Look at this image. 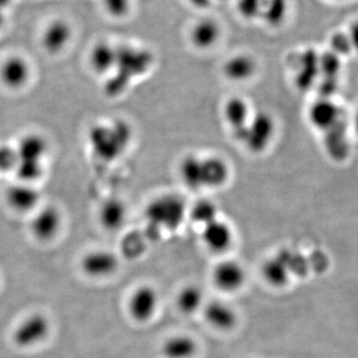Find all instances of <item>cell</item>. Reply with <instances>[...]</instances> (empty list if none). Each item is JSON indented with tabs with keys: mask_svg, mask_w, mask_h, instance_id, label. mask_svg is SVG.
<instances>
[{
	"mask_svg": "<svg viewBox=\"0 0 358 358\" xmlns=\"http://www.w3.org/2000/svg\"><path fill=\"white\" fill-rule=\"evenodd\" d=\"M182 185L192 192L217 190L230 181L229 162L218 155H186L178 164Z\"/></svg>",
	"mask_w": 358,
	"mask_h": 358,
	"instance_id": "6da1fadb",
	"label": "cell"
},
{
	"mask_svg": "<svg viewBox=\"0 0 358 358\" xmlns=\"http://www.w3.org/2000/svg\"><path fill=\"white\" fill-rule=\"evenodd\" d=\"M133 136L131 124L124 120L100 122L90 131V147L98 159L103 162H114L129 150Z\"/></svg>",
	"mask_w": 358,
	"mask_h": 358,
	"instance_id": "7a4b0ae2",
	"label": "cell"
},
{
	"mask_svg": "<svg viewBox=\"0 0 358 358\" xmlns=\"http://www.w3.org/2000/svg\"><path fill=\"white\" fill-rule=\"evenodd\" d=\"M277 134V124L268 112L254 110L241 129L233 134L252 154H263L272 145Z\"/></svg>",
	"mask_w": 358,
	"mask_h": 358,
	"instance_id": "3957f363",
	"label": "cell"
},
{
	"mask_svg": "<svg viewBox=\"0 0 358 358\" xmlns=\"http://www.w3.org/2000/svg\"><path fill=\"white\" fill-rule=\"evenodd\" d=\"M145 214L150 225L173 230L183 222L188 214V208L185 200L179 195L164 193L148 203Z\"/></svg>",
	"mask_w": 358,
	"mask_h": 358,
	"instance_id": "277c9868",
	"label": "cell"
},
{
	"mask_svg": "<svg viewBox=\"0 0 358 358\" xmlns=\"http://www.w3.org/2000/svg\"><path fill=\"white\" fill-rule=\"evenodd\" d=\"M159 307V294L155 287L141 285L128 299V313L134 322L145 324L154 319Z\"/></svg>",
	"mask_w": 358,
	"mask_h": 358,
	"instance_id": "5b68a950",
	"label": "cell"
},
{
	"mask_svg": "<svg viewBox=\"0 0 358 358\" xmlns=\"http://www.w3.org/2000/svg\"><path fill=\"white\" fill-rule=\"evenodd\" d=\"M34 212L29 224L30 232L39 241H51L62 227V214L55 205H45Z\"/></svg>",
	"mask_w": 358,
	"mask_h": 358,
	"instance_id": "8992f818",
	"label": "cell"
},
{
	"mask_svg": "<svg viewBox=\"0 0 358 358\" xmlns=\"http://www.w3.org/2000/svg\"><path fill=\"white\" fill-rule=\"evenodd\" d=\"M187 35L193 48L208 51L220 42L223 36V28L215 18L202 16L190 25Z\"/></svg>",
	"mask_w": 358,
	"mask_h": 358,
	"instance_id": "52a82bcc",
	"label": "cell"
},
{
	"mask_svg": "<svg viewBox=\"0 0 358 358\" xmlns=\"http://www.w3.org/2000/svg\"><path fill=\"white\" fill-rule=\"evenodd\" d=\"M211 280L214 286L224 293H235L243 288L247 280L246 271L241 263L227 259L216 264Z\"/></svg>",
	"mask_w": 358,
	"mask_h": 358,
	"instance_id": "ba28073f",
	"label": "cell"
},
{
	"mask_svg": "<svg viewBox=\"0 0 358 358\" xmlns=\"http://www.w3.org/2000/svg\"><path fill=\"white\" fill-rule=\"evenodd\" d=\"M50 322L43 315L34 313L25 317L13 333L14 343L21 348H31L41 343L50 333Z\"/></svg>",
	"mask_w": 358,
	"mask_h": 358,
	"instance_id": "9c48e42d",
	"label": "cell"
},
{
	"mask_svg": "<svg viewBox=\"0 0 358 358\" xmlns=\"http://www.w3.org/2000/svg\"><path fill=\"white\" fill-rule=\"evenodd\" d=\"M120 267L117 256L108 250H93L82 258L81 268L87 277L102 280L109 278Z\"/></svg>",
	"mask_w": 358,
	"mask_h": 358,
	"instance_id": "30bf717a",
	"label": "cell"
},
{
	"mask_svg": "<svg viewBox=\"0 0 358 358\" xmlns=\"http://www.w3.org/2000/svg\"><path fill=\"white\" fill-rule=\"evenodd\" d=\"M201 240L209 251L225 253L234 242V230L230 223L218 217L201 228Z\"/></svg>",
	"mask_w": 358,
	"mask_h": 358,
	"instance_id": "8fae6325",
	"label": "cell"
},
{
	"mask_svg": "<svg viewBox=\"0 0 358 358\" xmlns=\"http://www.w3.org/2000/svg\"><path fill=\"white\" fill-rule=\"evenodd\" d=\"M41 194L31 183L18 181L15 185L9 186L6 192L7 206L16 213H30L40 207Z\"/></svg>",
	"mask_w": 358,
	"mask_h": 358,
	"instance_id": "7c38bea8",
	"label": "cell"
},
{
	"mask_svg": "<svg viewBox=\"0 0 358 358\" xmlns=\"http://www.w3.org/2000/svg\"><path fill=\"white\" fill-rule=\"evenodd\" d=\"M31 75V66L20 55L7 57L0 65V82L7 89L24 88L29 83Z\"/></svg>",
	"mask_w": 358,
	"mask_h": 358,
	"instance_id": "4fadbf2b",
	"label": "cell"
},
{
	"mask_svg": "<svg viewBox=\"0 0 358 358\" xmlns=\"http://www.w3.org/2000/svg\"><path fill=\"white\" fill-rule=\"evenodd\" d=\"M205 322L218 331H232L238 324V313L235 308L223 301H212L204 305Z\"/></svg>",
	"mask_w": 358,
	"mask_h": 358,
	"instance_id": "5bb4252c",
	"label": "cell"
},
{
	"mask_svg": "<svg viewBox=\"0 0 358 358\" xmlns=\"http://www.w3.org/2000/svg\"><path fill=\"white\" fill-rule=\"evenodd\" d=\"M73 30L69 22L63 20L51 21L41 35V45L50 55H57L67 48L72 40Z\"/></svg>",
	"mask_w": 358,
	"mask_h": 358,
	"instance_id": "9a60e30c",
	"label": "cell"
},
{
	"mask_svg": "<svg viewBox=\"0 0 358 358\" xmlns=\"http://www.w3.org/2000/svg\"><path fill=\"white\" fill-rule=\"evenodd\" d=\"M341 115V112L338 106L327 98L315 101L310 105L308 112L310 124L313 128L324 133L338 126Z\"/></svg>",
	"mask_w": 358,
	"mask_h": 358,
	"instance_id": "2e32d148",
	"label": "cell"
},
{
	"mask_svg": "<svg viewBox=\"0 0 358 358\" xmlns=\"http://www.w3.org/2000/svg\"><path fill=\"white\" fill-rule=\"evenodd\" d=\"M257 68L258 65L254 56L248 53H238L225 61L223 74L230 81L243 83L255 76Z\"/></svg>",
	"mask_w": 358,
	"mask_h": 358,
	"instance_id": "e0dca14e",
	"label": "cell"
},
{
	"mask_svg": "<svg viewBox=\"0 0 358 358\" xmlns=\"http://www.w3.org/2000/svg\"><path fill=\"white\" fill-rule=\"evenodd\" d=\"M98 219L103 229L117 232L128 220V207L119 199L105 200L99 209Z\"/></svg>",
	"mask_w": 358,
	"mask_h": 358,
	"instance_id": "ac0fdd59",
	"label": "cell"
},
{
	"mask_svg": "<svg viewBox=\"0 0 358 358\" xmlns=\"http://www.w3.org/2000/svg\"><path fill=\"white\" fill-rule=\"evenodd\" d=\"M117 47L107 41L94 45L90 51V67L99 76H109L117 62Z\"/></svg>",
	"mask_w": 358,
	"mask_h": 358,
	"instance_id": "d6986e66",
	"label": "cell"
},
{
	"mask_svg": "<svg viewBox=\"0 0 358 358\" xmlns=\"http://www.w3.org/2000/svg\"><path fill=\"white\" fill-rule=\"evenodd\" d=\"M253 108L246 99L233 96L223 106V119L232 134L242 128L254 113Z\"/></svg>",
	"mask_w": 358,
	"mask_h": 358,
	"instance_id": "ffe728a7",
	"label": "cell"
},
{
	"mask_svg": "<svg viewBox=\"0 0 358 358\" xmlns=\"http://www.w3.org/2000/svg\"><path fill=\"white\" fill-rule=\"evenodd\" d=\"M15 150L17 159L44 162L48 154V143L40 134H26L18 141Z\"/></svg>",
	"mask_w": 358,
	"mask_h": 358,
	"instance_id": "44dd1931",
	"label": "cell"
},
{
	"mask_svg": "<svg viewBox=\"0 0 358 358\" xmlns=\"http://www.w3.org/2000/svg\"><path fill=\"white\" fill-rule=\"evenodd\" d=\"M197 352L196 341L187 334H176L162 345V353L166 358H193Z\"/></svg>",
	"mask_w": 358,
	"mask_h": 358,
	"instance_id": "7402d4cb",
	"label": "cell"
},
{
	"mask_svg": "<svg viewBox=\"0 0 358 358\" xmlns=\"http://www.w3.org/2000/svg\"><path fill=\"white\" fill-rule=\"evenodd\" d=\"M203 292L199 286L188 285L183 287L176 296V307L183 315H189L203 308Z\"/></svg>",
	"mask_w": 358,
	"mask_h": 358,
	"instance_id": "603a6c76",
	"label": "cell"
},
{
	"mask_svg": "<svg viewBox=\"0 0 358 358\" xmlns=\"http://www.w3.org/2000/svg\"><path fill=\"white\" fill-rule=\"evenodd\" d=\"M262 275L271 286H285L289 278V264L282 255L268 259L263 265Z\"/></svg>",
	"mask_w": 358,
	"mask_h": 358,
	"instance_id": "cb8c5ba5",
	"label": "cell"
},
{
	"mask_svg": "<svg viewBox=\"0 0 358 358\" xmlns=\"http://www.w3.org/2000/svg\"><path fill=\"white\" fill-rule=\"evenodd\" d=\"M187 215L190 216L193 222L201 226V228L220 217L217 205L210 199H200L195 202L192 207L188 209Z\"/></svg>",
	"mask_w": 358,
	"mask_h": 358,
	"instance_id": "d4e9b609",
	"label": "cell"
},
{
	"mask_svg": "<svg viewBox=\"0 0 358 358\" xmlns=\"http://www.w3.org/2000/svg\"><path fill=\"white\" fill-rule=\"evenodd\" d=\"M288 13V0H266L262 15L270 26L281 25Z\"/></svg>",
	"mask_w": 358,
	"mask_h": 358,
	"instance_id": "484cf974",
	"label": "cell"
},
{
	"mask_svg": "<svg viewBox=\"0 0 358 358\" xmlns=\"http://www.w3.org/2000/svg\"><path fill=\"white\" fill-rule=\"evenodd\" d=\"M338 126H336V128L327 131V134H329L326 141L327 150L334 159H343L348 152L345 134L343 131H338Z\"/></svg>",
	"mask_w": 358,
	"mask_h": 358,
	"instance_id": "4316f807",
	"label": "cell"
},
{
	"mask_svg": "<svg viewBox=\"0 0 358 358\" xmlns=\"http://www.w3.org/2000/svg\"><path fill=\"white\" fill-rule=\"evenodd\" d=\"M266 0H238L237 9L245 20H255L262 15Z\"/></svg>",
	"mask_w": 358,
	"mask_h": 358,
	"instance_id": "83f0119b",
	"label": "cell"
},
{
	"mask_svg": "<svg viewBox=\"0 0 358 358\" xmlns=\"http://www.w3.org/2000/svg\"><path fill=\"white\" fill-rule=\"evenodd\" d=\"M102 2L103 8L110 17H126L131 11V0H102Z\"/></svg>",
	"mask_w": 358,
	"mask_h": 358,
	"instance_id": "f1b7e54d",
	"label": "cell"
},
{
	"mask_svg": "<svg viewBox=\"0 0 358 358\" xmlns=\"http://www.w3.org/2000/svg\"><path fill=\"white\" fill-rule=\"evenodd\" d=\"M17 162L15 148L0 145V174L14 171Z\"/></svg>",
	"mask_w": 358,
	"mask_h": 358,
	"instance_id": "f546056e",
	"label": "cell"
},
{
	"mask_svg": "<svg viewBox=\"0 0 358 358\" xmlns=\"http://www.w3.org/2000/svg\"><path fill=\"white\" fill-rule=\"evenodd\" d=\"M331 52L336 55H345L352 51L348 32H334L331 38Z\"/></svg>",
	"mask_w": 358,
	"mask_h": 358,
	"instance_id": "4dcf8cb0",
	"label": "cell"
},
{
	"mask_svg": "<svg viewBox=\"0 0 358 358\" xmlns=\"http://www.w3.org/2000/svg\"><path fill=\"white\" fill-rule=\"evenodd\" d=\"M348 35L350 37L352 51L357 52L358 53V20L353 21L352 24H350Z\"/></svg>",
	"mask_w": 358,
	"mask_h": 358,
	"instance_id": "1f68e13d",
	"label": "cell"
},
{
	"mask_svg": "<svg viewBox=\"0 0 358 358\" xmlns=\"http://www.w3.org/2000/svg\"><path fill=\"white\" fill-rule=\"evenodd\" d=\"M352 124L355 131H357V134H358V107L357 110L355 112V115H353Z\"/></svg>",
	"mask_w": 358,
	"mask_h": 358,
	"instance_id": "d6a6232c",
	"label": "cell"
},
{
	"mask_svg": "<svg viewBox=\"0 0 358 358\" xmlns=\"http://www.w3.org/2000/svg\"><path fill=\"white\" fill-rule=\"evenodd\" d=\"M11 1L13 0H0V10H6L7 7L10 6Z\"/></svg>",
	"mask_w": 358,
	"mask_h": 358,
	"instance_id": "836d02e7",
	"label": "cell"
},
{
	"mask_svg": "<svg viewBox=\"0 0 358 358\" xmlns=\"http://www.w3.org/2000/svg\"><path fill=\"white\" fill-rule=\"evenodd\" d=\"M6 24V17H4V11L0 10V30L3 28Z\"/></svg>",
	"mask_w": 358,
	"mask_h": 358,
	"instance_id": "e575fe53",
	"label": "cell"
}]
</instances>
